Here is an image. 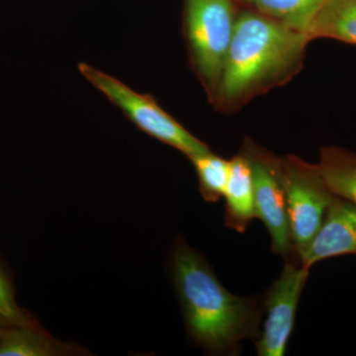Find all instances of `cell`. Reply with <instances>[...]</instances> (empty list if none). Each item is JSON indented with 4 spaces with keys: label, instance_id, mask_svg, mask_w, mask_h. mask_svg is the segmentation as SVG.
<instances>
[{
    "label": "cell",
    "instance_id": "cell-2",
    "mask_svg": "<svg viewBox=\"0 0 356 356\" xmlns=\"http://www.w3.org/2000/svg\"><path fill=\"white\" fill-rule=\"evenodd\" d=\"M172 271L187 331L199 346L215 355H232L243 339L257 336L259 299L229 293L200 252L184 240L175 243Z\"/></svg>",
    "mask_w": 356,
    "mask_h": 356
},
{
    "label": "cell",
    "instance_id": "cell-5",
    "mask_svg": "<svg viewBox=\"0 0 356 356\" xmlns=\"http://www.w3.org/2000/svg\"><path fill=\"white\" fill-rule=\"evenodd\" d=\"M280 163L293 248L300 257L337 195L325 184L318 165L290 154L280 158Z\"/></svg>",
    "mask_w": 356,
    "mask_h": 356
},
{
    "label": "cell",
    "instance_id": "cell-1",
    "mask_svg": "<svg viewBox=\"0 0 356 356\" xmlns=\"http://www.w3.org/2000/svg\"><path fill=\"white\" fill-rule=\"evenodd\" d=\"M311 40L298 31L247 9L238 14L235 33L212 104L235 111L301 70Z\"/></svg>",
    "mask_w": 356,
    "mask_h": 356
},
{
    "label": "cell",
    "instance_id": "cell-14",
    "mask_svg": "<svg viewBox=\"0 0 356 356\" xmlns=\"http://www.w3.org/2000/svg\"><path fill=\"white\" fill-rule=\"evenodd\" d=\"M197 173L199 191L206 202L216 203L224 197L229 175V161L212 152L189 159Z\"/></svg>",
    "mask_w": 356,
    "mask_h": 356
},
{
    "label": "cell",
    "instance_id": "cell-3",
    "mask_svg": "<svg viewBox=\"0 0 356 356\" xmlns=\"http://www.w3.org/2000/svg\"><path fill=\"white\" fill-rule=\"evenodd\" d=\"M236 0H184V32L191 67L212 102L235 33Z\"/></svg>",
    "mask_w": 356,
    "mask_h": 356
},
{
    "label": "cell",
    "instance_id": "cell-15",
    "mask_svg": "<svg viewBox=\"0 0 356 356\" xmlns=\"http://www.w3.org/2000/svg\"><path fill=\"white\" fill-rule=\"evenodd\" d=\"M0 318L14 327L34 323L29 320L27 315L23 313L16 304L13 289L1 269H0Z\"/></svg>",
    "mask_w": 356,
    "mask_h": 356
},
{
    "label": "cell",
    "instance_id": "cell-16",
    "mask_svg": "<svg viewBox=\"0 0 356 356\" xmlns=\"http://www.w3.org/2000/svg\"><path fill=\"white\" fill-rule=\"evenodd\" d=\"M2 334H3V331H1V330H0V337H1Z\"/></svg>",
    "mask_w": 356,
    "mask_h": 356
},
{
    "label": "cell",
    "instance_id": "cell-10",
    "mask_svg": "<svg viewBox=\"0 0 356 356\" xmlns=\"http://www.w3.org/2000/svg\"><path fill=\"white\" fill-rule=\"evenodd\" d=\"M311 41L330 38L356 44V0H327L306 30Z\"/></svg>",
    "mask_w": 356,
    "mask_h": 356
},
{
    "label": "cell",
    "instance_id": "cell-8",
    "mask_svg": "<svg viewBox=\"0 0 356 356\" xmlns=\"http://www.w3.org/2000/svg\"><path fill=\"white\" fill-rule=\"evenodd\" d=\"M343 254H356V205L336 196L317 234L300 255V264L310 269L316 262Z\"/></svg>",
    "mask_w": 356,
    "mask_h": 356
},
{
    "label": "cell",
    "instance_id": "cell-6",
    "mask_svg": "<svg viewBox=\"0 0 356 356\" xmlns=\"http://www.w3.org/2000/svg\"><path fill=\"white\" fill-rule=\"evenodd\" d=\"M242 153L247 156L252 168L257 218L261 220L270 234L273 252L285 259L294 248L280 158L248 139L245 140Z\"/></svg>",
    "mask_w": 356,
    "mask_h": 356
},
{
    "label": "cell",
    "instance_id": "cell-9",
    "mask_svg": "<svg viewBox=\"0 0 356 356\" xmlns=\"http://www.w3.org/2000/svg\"><path fill=\"white\" fill-rule=\"evenodd\" d=\"M224 197L227 227L245 233L250 222L257 218V212L252 168L243 153L229 161V175Z\"/></svg>",
    "mask_w": 356,
    "mask_h": 356
},
{
    "label": "cell",
    "instance_id": "cell-4",
    "mask_svg": "<svg viewBox=\"0 0 356 356\" xmlns=\"http://www.w3.org/2000/svg\"><path fill=\"white\" fill-rule=\"evenodd\" d=\"M81 76L99 90L136 127L154 139L175 147L187 158L210 152L209 147L192 135L165 111L149 95L138 92L120 79L88 63L77 65Z\"/></svg>",
    "mask_w": 356,
    "mask_h": 356
},
{
    "label": "cell",
    "instance_id": "cell-13",
    "mask_svg": "<svg viewBox=\"0 0 356 356\" xmlns=\"http://www.w3.org/2000/svg\"><path fill=\"white\" fill-rule=\"evenodd\" d=\"M248 9L282 24L305 32L316 14L327 0H236Z\"/></svg>",
    "mask_w": 356,
    "mask_h": 356
},
{
    "label": "cell",
    "instance_id": "cell-11",
    "mask_svg": "<svg viewBox=\"0 0 356 356\" xmlns=\"http://www.w3.org/2000/svg\"><path fill=\"white\" fill-rule=\"evenodd\" d=\"M318 166L332 193L356 205V154L343 147H323Z\"/></svg>",
    "mask_w": 356,
    "mask_h": 356
},
{
    "label": "cell",
    "instance_id": "cell-12",
    "mask_svg": "<svg viewBox=\"0 0 356 356\" xmlns=\"http://www.w3.org/2000/svg\"><path fill=\"white\" fill-rule=\"evenodd\" d=\"M65 353H72L70 346L47 336L34 323L15 325L0 337V356H51Z\"/></svg>",
    "mask_w": 356,
    "mask_h": 356
},
{
    "label": "cell",
    "instance_id": "cell-7",
    "mask_svg": "<svg viewBox=\"0 0 356 356\" xmlns=\"http://www.w3.org/2000/svg\"><path fill=\"white\" fill-rule=\"evenodd\" d=\"M310 269L286 264L282 273L267 294L266 318L255 348L259 356H282L294 329L295 318L302 291Z\"/></svg>",
    "mask_w": 356,
    "mask_h": 356
}]
</instances>
